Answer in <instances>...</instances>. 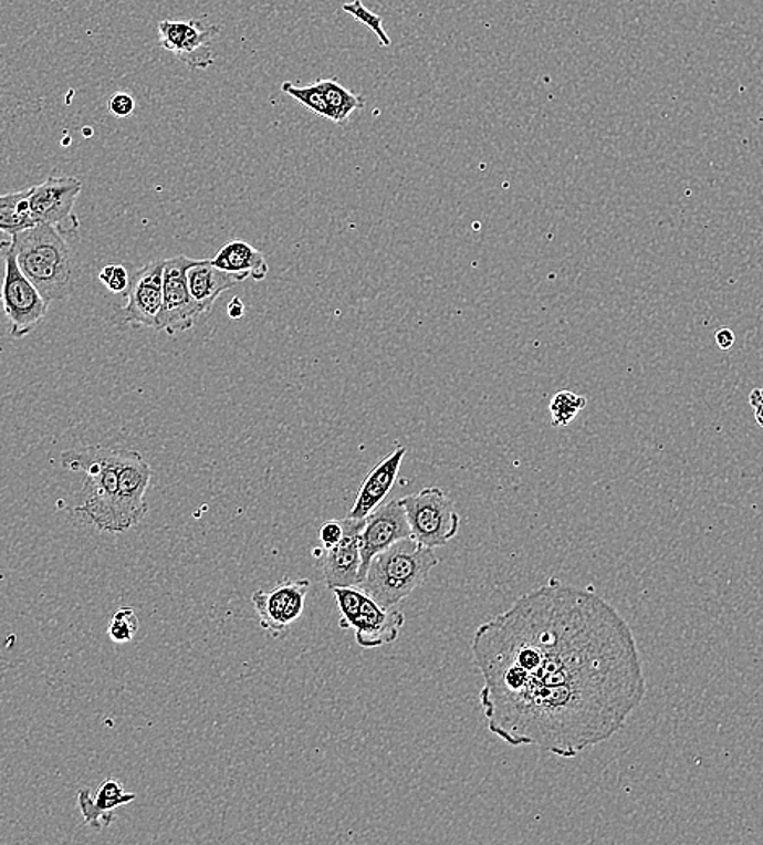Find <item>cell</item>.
<instances>
[{"label":"cell","mask_w":763,"mask_h":845,"mask_svg":"<svg viewBox=\"0 0 763 845\" xmlns=\"http://www.w3.org/2000/svg\"><path fill=\"white\" fill-rule=\"evenodd\" d=\"M489 732L575 758L616 736L647 691L633 629L599 595L550 581L474 632Z\"/></svg>","instance_id":"cell-1"},{"label":"cell","mask_w":763,"mask_h":845,"mask_svg":"<svg viewBox=\"0 0 763 845\" xmlns=\"http://www.w3.org/2000/svg\"><path fill=\"white\" fill-rule=\"evenodd\" d=\"M62 466L85 473L71 511L100 532L124 533L147 515L145 501L153 477L150 463L137 450L90 448L62 453Z\"/></svg>","instance_id":"cell-2"},{"label":"cell","mask_w":763,"mask_h":845,"mask_svg":"<svg viewBox=\"0 0 763 845\" xmlns=\"http://www.w3.org/2000/svg\"><path fill=\"white\" fill-rule=\"evenodd\" d=\"M69 231L51 225L36 223L7 241L17 264L50 304L74 294L80 269Z\"/></svg>","instance_id":"cell-3"},{"label":"cell","mask_w":763,"mask_h":845,"mask_svg":"<svg viewBox=\"0 0 763 845\" xmlns=\"http://www.w3.org/2000/svg\"><path fill=\"white\" fill-rule=\"evenodd\" d=\"M437 564L433 549L409 536L373 557L360 588L382 607L394 608L428 581Z\"/></svg>","instance_id":"cell-4"},{"label":"cell","mask_w":763,"mask_h":845,"mask_svg":"<svg viewBox=\"0 0 763 845\" xmlns=\"http://www.w3.org/2000/svg\"><path fill=\"white\" fill-rule=\"evenodd\" d=\"M332 592L339 609V628L353 629L357 646L377 649L398 639L407 622L404 613L382 607L357 585L333 588Z\"/></svg>","instance_id":"cell-5"},{"label":"cell","mask_w":763,"mask_h":845,"mask_svg":"<svg viewBox=\"0 0 763 845\" xmlns=\"http://www.w3.org/2000/svg\"><path fill=\"white\" fill-rule=\"evenodd\" d=\"M0 254L6 261V272L0 286V307L9 322L10 337L19 341L30 335L43 322L50 304L20 270L7 241H0Z\"/></svg>","instance_id":"cell-6"},{"label":"cell","mask_w":763,"mask_h":845,"mask_svg":"<svg viewBox=\"0 0 763 845\" xmlns=\"http://www.w3.org/2000/svg\"><path fill=\"white\" fill-rule=\"evenodd\" d=\"M411 539L429 549H442L460 529V514L446 491L437 487L425 488L416 494L401 498Z\"/></svg>","instance_id":"cell-7"},{"label":"cell","mask_w":763,"mask_h":845,"mask_svg":"<svg viewBox=\"0 0 763 845\" xmlns=\"http://www.w3.org/2000/svg\"><path fill=\"white\" fill-rule=\"evenodd\" d=\"M199 259L176 255L166 259L163 270V310L159 314L158 328L168 335H178L190 331L202 316L199 304L190 294L187 283V270L196 265Z\"/></svg>","instance_id":"cell-8"},{"label":"cell","mask_w":763,"mask_h":845,"mask_svg":"<svg viewBox=\"0 0 763 845\" xmlns=\"http://www.w3.org/2000/svg\"><path fill=\"white\" fill-rule=\"evenodd\" d=\"M220 27L207 25L202 20H163L158 23V43L192 71H203L215 62L210 44L220 34Z\"/></svg>","instance_id":"cell-9"},{"label":"cell","mask_w":763,"mask_h":845,"mask_svg":"<svg viewBox=\"0 0 763 845\" xmlns=\"http://www.w3.org/2000/svg\"><path fill=\"white\" fill-rule=\"evenodd\" d=\"M82 182L72 176H51L41 185L30 187V211L34 223L51 225L74 233L80 227L74 213Z\"/></svg>","instance_id":"cell-10"},{"label":"cell","mask_w":763,"mask_h":845,"mask_svg":"<svg viewBox=\"0 0 763 845\" xmlns=\"http://www.w3.org/2000/svg\"><path fill=\"white\" fill-rule=\"evenodd\" d=\"M309 588V580H283L273 591L254 592L252 605L259 615L260 626L275 639L283 637L303 615Z\"/></svg>","instance_id":"cell-11"},{"label":"cell","mask_w":763,"mask_h":845,"mask_svg":"<svg viewBox=\"0 0 763 845\" xmlns=\"http://www.w3.org/2000/svg\"><path fill=\"white\" fill-rule=\"evenodd\" d=\"M343 539L335 546L327 550H314V556L324 574V582L331 591L338 587H355L360 585V566H363V553H360V532L364 528V519L346 518L342 521Z\"/></svg>","instance_id":"cell-12"},{"label":"cell","mask_w":763,"mask_h":845,"mask_svg":"<svg viewBox=\"0 0 763 845\" xmlns=\"http://www.w3.org/2000/svg\"><path fill=\"white\" fill-rule=\"evenodd\" d=\"M166 259L151 261L130 275L123 307L124 322L128 325L158 328L163 310V270Z\"/></svg>","instance_id":"cell-13"},{"label":"cell","mask_w":763,"mask_h":845,"mask_svg":"<svg viewBox=\"0 0 763 845\" xmlns=\"http://www.w3.org/2000/svg\"><path fill=\"white\" fill-rule=\"evenodd\" d=\"M411 529H409L407 512L400 500H391L387 504H382L374 509L366 519H364L363 532H360V553H363V566H360V584L366 577L367 567L377 553L390 549L394 543L400 540L409 539Z\"/></svg>","instance_id":"cell-14"},{"label":"cell","mask_w":763,"mask_h":845,"mask_svg":"<svg viewBox=\"0 0 763 845\" xmlns=\"http://www.w3.org/2000/svg\"><path fill=\"white\" fill-rule=\"evenodd\" d=\"M405 456H407V448L395 449L370 470L369 476L364 478L363 487L357 493L348 518L366 519L374 509L379 508L397 481Z\"/></svg>","instance_id":"cell-15"},{"label":"cell","mask_w":763,"mask_h":845,"mask_svg":"<svg viewBox=\"0 0 763 845\" xmlns=\"http://www.w3.org/2000/svg\"><path fill=\"white\" fill-rule=\"evenodd\" d=\"M134 800L135 793L127 792L123 782L114 778L106 779L93 796L92 792L86 791V789L79 791V795H76V803H79L83 820L96 831L109 826L114 820V810L126 806Z\"/></svg>","instance_id":"cell-16"},{"label":"cell","mask_w":763,"mask_h":845,"mask_svg":"<svg viewBox=\"0 0 763 845\" xmlns=\"http://www.w3.org/2000/svg\"><path fill=\"white\" fill-rule=\"evenodd\" d=\"M242 282L244 279L241 277L232 275V273L224 272V270L211 264V259H199L196 265L187 270L190 294L199 304L202 314L210 313L215 301L224 291L232 290Z\"/></svg>","instance_id":"cell-17"},{"label":"cell","mask_w":763,"mask_h":845,"mask_svg":"<svg viewBox=\"0 0 763 845\" xmlns=\"http://www.w3.org/2000/svg\"><path fill=\"white\" fill-rule=\"evenodd\" d=\"M211 264L232 275L241 279H252L255 282H262L269 275L270 267L265 255L255 249L254 246L245 241L228 242L218 251V254L211 259Z\"/></svg>","instance_id":"cell-18"},{"label":"cell","mask_w":763,"mask_h":845,"mask_svg":"<svg viewBox=\"0 0 763 845\" xmlns=\"http://www.w3.org/2000/svg\"><path fill=\"white\" fill-rule=\"evenodd\" d=\"M28 199H30V189L0 196V231L2 233L13 237L36 225L31 217Z\"/></svg>","instance_id":"cell-19"},{"label":"cell","mask_w":763,"mask_h":845,"mask_svg":"<svg viewBox=\"0 0 763 845\" xmlns=\"http://www.w3.org/2000/svg\"><path fill=\"white\" fill-rule=\"evenodd\" d=\"M322 88H324L325 98L328 103V121L343 126L348 123L349 116L355 111L363 109L366 106V98L357 93L349 92L345 86L339 85L336 80L321 79Z\"/></svg>","instance_id":"cell-20"},{"label":"cell","mask_w":763,"mask_h":845,"mask_svg":"<svg viewBox=\"0 0 763 845\" xmlns=\"http://www.w3.org/2000/svg\"><path fill=\"white\" fill-rule=\"evenodd\" d=\"M281 90H283L288 96H291V98L296 100L301 105L311 109L312 113L317 114V116L324 117V119H328V116H331V113H328L327 98H325L324 88H322L318 80L307 86H296L293 85V83L284 82L283 85H281Z\"/></svg>","instance_id":"cell-21"},{"label":"cell","mask_w":763,"mask_h":845,"mask_svg":"<svg viewBox=\"0 0 763 845\" xmlns=\"http://www.w3.org/2000/svg\"><path fill=\"white\" fill-rule=\"evenodd\" d=\"M585 407V397L577 396V394L571 393V390H560L550 404L553 426L560 428V426L571 425Z\"/></svg>","instance_id":"cell-22"},{"label":"cell","mask_w":763,"mask_h":845,"mask_svg":"<svg viewBox=\"0 0 763 845\" xmlns=\"http://www.w3.org/2000/svg\"><path fill=\"white\" fill-rule=\"evenodd\" d=\"M138 628H140V622H138L134 609L119 608L114 613L113 618L109 619L107 636L111 637L113 643L127 644L134 639Z\"/></svg>","instance_id":"cell-23"},{"label":"cell","mask_w":763,"mask_h":845,"mask_svg":"<svg viewBox=\"0 0 763 845\" xmlns=\"http://www.w3.org/2000/svg\"><path fill=\"white\" fill-rule=\"evenodd\" d=\"M343 10L348 12L353 19L357 20V22H360L363 25L370 28V30L376 33V36L379 38L382 46H390V36H388L387 31H385L384 27H382L380 17L377 15V13L367 10L360 0H353V2L345 3V6H343Z\"/></svg>","instance_id":"cell-24"},{"label":"cell","mask_w":763,"mask_h":845,"mask_svg":"<svg viewBox=\"0 0 763 845\" xmlns=\"http://www.w3.org/2000/svg\"><path fill=\"white\" fill-rule=\"evenodd\" d=\"M100 282L113 293H126L130 285V273L124 265H106L100 272Z\"/></svg>","instance_id":"cell-25"},{"label":"cell","mask_w":763,"mask_h":845,"mask_svg":"<svg viewBox=\"0 0 763 845\" xmlns=\"http://www.w3.org/2000/svg\"><path fill=\"white\" fill-rule=\"evenodd\" d=\"M109 111L116 117L132 116L135 111L134 96L128 95V93H116V95L111 96Z\"/></svg>","instance_id":"cell-26"},{"label":"cell","mask_w":763,"mask_h":845,"mask_svg":"<svg viewBox=\"0 0 763 845\" xmlns=\"http://www.w3.org/2000/svg\"><path fill=\"white\" fill-rule=\"evenodd\" d=\"M343 539V525L342 521H328L322 525L321 529V542L324 549H332L339 540Z\"/></svg>","instance_id":"cell-27"},{"label":"cell","mask_w":763,"mask_h":845,"mask_svg":"<svg viewBox=\"0 0 763 845\" xmlns=\"http://www.w3.org/2000/svg\"><path fill=\"white\" fill-rule=\"evenodd\" d=\"M714 341H717V345L720 346L721 350L727 352V350L733 348L734 342H736V335H734V332L730 331V328H721V331L717 332Z\"/></svg>","instance_id":"cell-28"},{"label":"cell","mask_w":763,"mask_h":845,"mask_svg":"<svg viewBox=\"0 0 763 845\" xmlns=\"http://www.w3.org/2000/svg\"><path fill=\"white\" fill-rule=\"evenodd\" d=\"M244 313L245 304L242 303L241 298H232L228 303V316L238 321V319L244 316Z\"/></svg>","instance_id":"cell-29"},{"label":"cell","mask_w":763,"mask_h":845,"mask_svg":"<svg viewBox=\"0 0 763 845\" xmlns=\"http://www.w3.org/2000/svg\"><path fill=\"white\" fill-rule=\"evenodd\" d=\"M749 401H751V405L754 408L763 407V389L752 390Z\"/></svg>","instance_id":"cell-30"},{"label":"cell","mask_w":763,"mask_h":845,"mask_svg":"<svg viewBox=\"0 0 763 845\" xmlns=\"http://www.w3.org/2000/svg\"><path fill=\"white\" fill-rule=\"evenodd\" d=\"M755 420L763 426V407L755 408Z\"/></svg>","instance_id":"cell-31"}]
</instances>
